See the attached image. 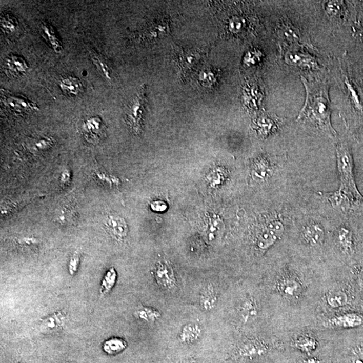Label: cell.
Segmentation results:
<instances>
[{
    "label": "cell",
    "mask_w": 363,
    "mask_h": 363,
    "mask_svg": "<svg viewBox=\"0 0 363 363\" xmlns=\"http://www.w3.org/2000/svg\"><path fill=\"white\" fill-rule=\"evenodd\" d=\"M337 164L340 177L338 191L324 194L333 207L346 212L363 209V196L356 187L354 176V164L351 150L347 144L340 143L336 147Z\"/></svg>",
    "instance_id": "cell-1"
},
{
    "label": "cell",
    "mask_w": 363,
    "mask_h": 363,
    "mask_svg": "<svg viewBox=\"0 0 363 363\" xmlns=\"http://www.w3.org/2000/svg\"><path fill=\"white\" fill-rule=\"evenodd\" d=\"M306 86V100L299 115V120L309 121L330 136L336 135L330 122V104L328 87L321 82L311 83L302 77Z\"/></svg>",
    "instance_id": "cell-2"
},
{
    "label": "cell",
    "mask_w": 363,
    "mask_h": 363,
    "mask_svg": "<svg viewBox=\"0 0 363 363\" xmlns=\"http://www.w3.org/2000/svg\"><path fill=\"white\" fill-rule=\"evenodd\" d=\"M146 105V86L142 85L135 98L132 100L126 112L127 125L133 133L138 134L142 130V118Z\"/></svg>",
    "instance_id": "cell-3"
},
{
    "label": "cell",
    "mask_w": 363,
    "mask_h": 363,
    "mask_svg": "<svg viewBox=\"0 0 363 363\" xmlns=\"http://www.w3.org/2000/svg\"><path fill=\"white\" fill-rule=\"evenodd\" d=\"M153 275L158 286L166 290H171L177 285L174 269L168 261H159L155 264Z\"/></svg>",
    "instance_id": "cell-4"
},
{
    "label": "cell",
    "mask_w": 363,
    "mask_h": 363,
    "mask_svg": "<svg viewBox=\"0 0 363 363\" xmlns=\"http://www.w3.org/2000/svg\"><path fill=\"white\" fill-rule=\"evenodd\" d=\"M82 131L85 139L92 144L101 142L106 136L105 123L98 116H94L84 121Z\"/></svg>",
    "instance_id": "cell-5"
},
{
    "label": "cell",
    "mask_w": 363,
    "mask_h": 363,
    "mask_svg": "<svg viewBox=\"0 0 363 363\" xmlns=\"http://www.w3.org/2000/svg\"><path fill=\"white\" fill-rule=\"evenodd\" d=\"M2 96H3L2 102H3L4 105L13 112L23 113V112L38 111V110L36 104L29 101L20 95L16 96V95L8 92V94H4Z\"/></svg>",
    "instance_id": "cell-6"
},
{
    "label": "cell",
    "mask_w": 363,
    "mask_h": 363,
    "mask_svg": "<svg viewBox=\"0 0 363 363\" xmlns=\"http://www.w3.org/2000/svg\"><path fill=\"white\" fill-rule=\"evenodd\" d=\"M105 226L108 233L117 241L126 238L129 233L128 225L120 216L109 215L106 218Z\"/></svg>",
    "instance_id": "cell-7"
},
{
    "label": "cell",
    "mask_w": 363,
    "mask_h": 363,
    "mask_svg": "<svg viewBox=\"0 0 363 363\" xmlns=\"http://www.w3.org/2000/svg\"><path fill=\"white\" fill-rule=\"evenodd\" d=\"M204 57L201 51L196 49H182L179 55V65L183 74L187 75L192 72Z\"/></svg>",
    "instance_id": "cell-8"
},
{
    "label": "cell",
    "mask_w": 363,
    "mask_h": 363,
    "mask_svg": "<svg viewBox=\"0 0 363 363\" xmlns=\"http://www.w3.org/2000/svg\"><path fill=\"white\" fill-rule=\"evenodd\" d=\"M327 327L354 328L363 325V317L357 313H346L336 315L327 320Z\"/></svg>",
    "instance_id": "cell-9"
},
{
    "label": "cell",
    "mask_w": 363,
    "mask_h": 363,
    "mask_svg": "<svg viewBox=\"0 0 363 363\" xmlns=\"http://www.w3.org/2000/svg\"><path fill=\"white\" fill-rule=\"evenodd\" d=\"M302 236L307 244L311 246H318L324 243L325 231L319 223L311 221L304 227Z\"/></svg>",
    "instance_id": "cell-10"
},
{
    "label": "cell",
    "mask_w": 363,
    "mask_h": 363,
    "mask_svg": "<svg viewBox=\"0 0 363 363\" xmlns=\"http://www.w3.org/2000/svg\"><path fill=\"white\" fill-rule=\"evenodd\" d=\"M269 348L265 343L257 340H248L241 344L238 349L239 355L242 358H256L267 353Z\"/></svg>",
    "instance_id": "cell-11"
},
{
    "label": "cell",
    "mask_w": 363,
    "mask_h": 363,
    "mask_svg": "<svg viewBox=\"0 0 363 363\" xmlns=\"http://www.w3.org/2000/svg\"><path fill=\"white\" fill-rule=\"evenodd\" d=\"M203 328L200 324L190 322L182 328L178 335V340L185 345H191L197 342L203 335Z\"/></svg>",
    "instance_id": "cell-12"
},
{
    "label": "cell",
    "mask_w": 363,
    "mask_h": 363,
    "mask_svg": "<svg viewBox=\"0 0 363 363\" xmlns=\"http://www.w3.org/2000/svg\"><path fill=\"white\" fill-rule=\"evenodd\" d=\"M66 316L64 313L58 312L52 313L43 319L41 324V331L49 334L59 332L64 327Z\"/></svg>",
    "instance_id": "cell-13"
},
{
    "label": "cell",
    "mask_w": 363,
    "mask_h": 363,
    "mask_svg": "<svg viewBox=\"0 0 363 363\" xmlns=\"http://www.w3.org/2000/svg\"><path fill=\"white\" fill-rule=\"evenodd\" d=\"M258 314V304L254 298H246L239 306V315L244 323L253 322L256 320Z\"/></svg>",
    "instance_id": "cell-14"
},
{
    "label": "cell",
    "mask_w": 363,
    "mask_h": 363,
    "mask_svg": "<svg viewBox=\"0 0 363 363\" xmlns=\"http://www.w3.org/2000/svg\"><path fill=\"white\" fill-rule=\"evenodd\" d=\"M272 171V166L269 159L260 157L255 161L252 169V177L257 183L267 180Z\"/></svg>",
    "instance_id": "cell-15"
},
{
    "label": "cell",
    "mask_w": 363,
    "mask_h": 363,
    "mask_svg": "<svg viewBox=\"0 0 363 363\" xmlns=\"http://www.w3.org/2000/svg\"><path fill=\"white\" fill-rule=\"evenodd\" d=\"M277 288L282 295L287 297H296L301 295L302 290L301 283L293 278H285L277 284Z\"/></svg>",
    "instance_id": "cell-16"
},
{
    "label": "cell",
    "mask_w": 363,
    "mask_h": 363,
    "mask_svg": "<svg viewBox=\"0 0 363 363\" xmlns=\"http://www.w3.org/2000/svg\"><path fill=\"white\" fill-rule=\"evenodd\" d=\"M217 302L218 294L215 286L212 284L207 285L200 293V308L207 312H210L217 306Z\"/></svg>",
    "instance_id": "cell-17"
},
{
    "label": "cell",
    "mask_w": 363,
    "mask_h": 363,
    "mask_svg": "<svg viewBox=\"0 0 363 363\" xmlns=\"http://www.w3.org/2000/svg\"><path fill=\"white\" fill-rule=\"evenodd\" d=\"M280 237L265 224L257 234L256 244L261 250H267L272 247Z\"/></svg>",
    "instance_id": "cell-18"
},
{
    "label": "cell",
    "mask_w": 363,
    "mask_h": 363,
    "mask_svg": "<svg viewBox=\"0 0 363 363\" xmlns=\"http://www.w3.org/2000/svg\"><path fill=\"white\" fill-rule=\"evenodd\" d=\"M5 68L9 75L18 77L27 72L29 66L23 58L12 55L8 56L6 59Z\"/></svg>",
    "instance_id": "cell-19"
},
{
    "label": "cell",
    "mask_w": 363,
    "mask_h": 363,
    "mask_svg": "<svg viewBox=\"0 0 363 363\" xmlns=\"http://www.w3.org/2000/svg\"><path fill=\"white\" fill-rule=\"evenodd\" d=\"M90 54L93 64L96 67L97 70L102 76L106 80L111 82L113 78H112V70L109 62L103 55L97 53L95 50H91Z\"/></svg>",
    "instance_id": "cell-20"
},
{
    "label": "cell",
    "mask_w": 363,
    "mask_h": 363,
    "mask_svg": "<svg viewBox=\"0 0 363 363\" xmlns=\"http://www.w3.org/2000/svg\"><path fill=\"white\" fill-rule=\"evenodd\" d=\"M337 241L341 249L346 254H351L353 252L354 238L351 229L345 226L339 228L337 232Z\"/></svg>",
    "instance_id": "cell-21"
},
{
    "label": "cell",
    "mask_w": 363,
    "mask_h": 363,
    "mask_svg": "<svg viewBox=\"0 0 363 363\" xmlns=\"http://www.w3.org/2000/svg\"><path fill=\"white\" fill-rule=\"evenodd\" d=\"M59 87L62 92L70 96H78L83 92L82 82L77 77L67 76L60 79Z\"/></svg>",
    "instance_id": "cell-22"
},
{
    "label": "cell",
    "mask_w": 363,
    "mask_h": 363,
    "mask_svg": "<svg viewBox=\"0 0 363 363\" xmlns=\"http://www.w3.org/2000/svg\"><path fill=\"white\" fill-rule=\"evenodd\" d=\"M170 32L169 21L167 20L155 22L148 27L146 31V37L155 39L165 37Z\"/></svg>",
    "instance_id": "cell-23"
},
{
    "label": "cell",
    "mask_w": 363,
    "mask_h": 363,
    "mask_svg": "<svg viewBox=\"0 0 363 363\" xmlns=\"http://www.w3.org/2000/svg\"><path fill=\"white\" fill-rule=\"evenodd\" d=\"M41 29H42L43 36H44L49 44L51 45L52 49L55 51V53H62L63 50H64L63 45L52 26L48 23H43L41 25Z\"/></svg>",
    "instance_id": "cell-24"
},
{
    "label": "cell",
    "mask_w": 363,
    "mask_h": 363,
    "mask_svg": "<svg viewBox=\"0 0 363 363\" xmlns=\"http://www.w3.org/2000/svg\"><path fill=\"white\" fill-rule=\"evenodd\" d=\"M134 315L136 318L149 323H154L162 317V313L159 310L144 306H139L135 310Z\"/></svg>",
    "instance_id": "cell-25"
},
{
    "label": "cell",
    "mask_w": 363,
    "mask_h": 363,
    "mask_svg": "<svg viewBox=\"0 0 363 363\" xmlns=\"http://www.w3.org/2000/svg\"><path fill=\"white\" fill-rule=\"evenodd\" d=\"M293 347L304 353L311 354L316 350L318 342L314 337L309 335H302L298 337L293 343Z\"/></svg>",
    "instance_id": "cell-26"
},
{
    "label": "cell",
    "mask_w": 363,
    "mask_h": 363,
    "mask_svg": "<svg viewBox=\"0 0 363 363\" xmlns=\"http://www.w3.org/2000/svg\"><path fill=\"white\" fill-rule=\"evenodd\" d=\"M116 280H117V272L114 268H110L106 272L103 280H102L100 289L101 295H106L111 292L116 284Z\"/></svg>",
    "instance_id": "cell-27"
},
{
    "label": "cell",
    "mask_w": 363,
    "mask_h": 363,
    "mask_svg": "<svg viewBox=\"0 0 363 363\" xmlns=\"http://www.w3.org/2000/svg\"><path fill=\"white\" fill-rule=\"evenodd\" d=\"M127 347L126 341L120 338H111L106 340L103 345V349L106 353L114 355L124 351Z\"/></svg>",
    "instance_id": "cell-28"
},
{
    "label": "cell",
    "mask_w": 363,
    "mask_h": 363,
    "mask_svg": "<svg viewBox=\"0 0 363 363\" xmlns=\"http://www.w3.org/2000/svg\"><path fill=\"white\" fill-rule=\"evenodd\" d=\"M349 302V297L343 291H334L326 296V302L330 308L336 309L342 308Z\"/></svg>",
    "instance_id": "cell-29"
},
{
    "label": "cell",
    "mask_w": 363,
    "mask_h": 363,
    "mask_svg": "<svg viewBox=\"0 0 363 363\" xmlns=\"http://www.w3.org/2000/svg\"><path fill=\"white\" fill-rule=\"evenodd\" d=\"M1 27L3 31L7 34H13L18 29V23L16 19L10 15L2 17Z\"/></svg>",
    "instance_id": "cell-30"
},
{
    "label": "cell",
    "mask_w": 363,
    "mask_h": 363,
    "mask_svg": "<svg viewBox=\"0 0 363 363\" xmlns=\"http://www.w3.org/2000/svg\"><path fill=\"white\" fill-rule=\"evenodd\" d=\"M257 126H258L259 131L262 135H268L273 130L274 123L269 118L263 117L258 120Z\"/></svg>",
    "instance_id": "cell-31"
},
{
    "label": "cell",
    "mask_w": 363,
    "mask_h": 363,
    "mask_svg": "<svg viewBox=\"0 0 363 363\" xmlns=\"http://www.w3.org/2000/svg\"><path fill=\"white\" fill-rule=\"evenodd\" d=\"M79 264H80V256L79 253L75 252L71 257L68 263V271L71 276H74L78 271Z\"/></svg>",
    "instance_id": "cell-32"
},
{
    "label": "cell",
    "mask_w": 363,
    "mask_h": 363,
    "mask_svg": "<svg viewBox=\"0 0 363 363\" xmlns=\"http://www.w3.org/2000/svg\"><path fill=\"white\" fill-rule=\"evenodd\" d=\"M74 211L71 207H64L60 209L59 215H58V219L60 222L66 223L68 221L73 220V215H74Z\"/></svg>",
    "instance_id": "cell-33"
},
{
    "label": "cell",
    "mask_w": 363,
    "mask_h": 363,
    "mask_svg": "<svg viewBox=\"0 0 363 363\" xmlns=\"http://www.w3.org/2000/svg\"><path fill=\"white\" fill-rule=\"evenodd\" d=\"M18 242L21 246L25 248H34L39 244L38 239L34 237H21V239H18Z\"/></svg>",
    "instance_id": "cell-34"
},
{
    "label": "cell",
    "mask_w": 363,
    "mask_h": 363,
    "mask_svg": "<svg viewBox=\"0 0 363 363\" xmlns=\"http://www.w3.org/2000/svg\"><path fill=\"white\" fill-rule=\"evenodd\" d=\"M151 209L155 212H164L168 208L167 204L162 200H155L151 203Z\"/></svg>",
    "instance_id": "cell-35"
},
{
    "label": "cell",
    "mask_w": 363,
    "mask_h": 363,
    "mask_svg": "<svg viewBox=\"0 0 363 363\" xmlns=\"http://www.w3.org/2000/svg\"><path fill=\"white\" fill-rule=\"evenodd\" d=\"M71 172L68 169L64 170L60 176V183L63 186L68 185L71 180Z\"/></svg>",
    "instance_id": "cell-36"
},
{
    "label": "cell",
    "mask_w": 363,
    "mask_h": 363,
    "mask_svg": "<svg viewBox=\"0 0 363 363\" xmlns=\"http://www.w3.org/2000/svg\"><path fill=\"white\" fill-rule=\"evenodd\" d=\"M298 363H321L316 358H308L302 359Z\"/></svg>",
    "instance_id": "cell-37"
},
{
    "label": "cell",
    "mask_w": 363,
    "mask_h": 363,
    "mask_svg": "<svg viewBox=\"0 0 363 363\" xmlns=\"http://www.w3.org/2000/svg\"><path fill=\"white\" fill-rule=\"evenodd\" d=\"M362 272H363V267H362Z\"/></svg>",
    "instance_id": "cell-38"
}]
</instances>
